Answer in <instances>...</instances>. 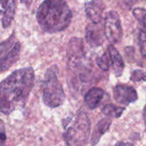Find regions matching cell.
<instances>
[{
	"mask_svg": "<svg viewBox=\"0 0 146 146\" xmlns=\"http://www.w3.org/2000/svg\"><path fill=\"white\" fill-rule=\"evenodd\" d=\"M7 140L5 126L2 120L0 119V145H4Z\"/></svg>",
	"mask_w": 146,
	"mask_h": 146,
	"instance_id": "cell-20",
	"label": "cell"
},
{
	"mask_svg": "<svg viewBox=\"0 0 146 146\" xmlns=\"http://www.w3.org/2000/svg\"><path fill=\"white\" fill-rule=\"evenodd\" d=\"M111 125V121L109 118H104L97 123L95 130L94 131V133H93L92 138H91V144L92 145H96V144L98 143L101 137L108 131Z\"/></svg>",
	"mask_w": 146,
	"mask_h": 146,
	"instance_id": "cell-13",
	"label": "cell"
},
{
	"mask_svg": "<svg viewBox=\"0 0 146 146\" xmlns=\"http://www.w3.org/2000/svg\"><path fill=\"white\" fill-rule=\"evenodd\" d=\"M35 74L32 67L13 71L0 83V112L9 115L24 106L34 86Z\"/></svg>",
	"mask_w": 146,
	"mask_h": 146,
	"instance_id": "cell-1",
	"label": "cell"
},
{
	"mask_svg": "<svg viewBox=\"0 0 146 146\" xmlns=\"http://www.w3.org/2000/svg\"><path fill=\"white\" fill-rule=\"evenodd\" d=\"M68 65L71 66L83 61L84 58V46L83 40L79 38H73L70 40L66 51Z\"/></svg>",
	"mask_w": 146,
	"mask_h": 146,
	"instance_id": "cell-8",
	"label": "cell"
},
{
	"mask_svg": "<svg viewBox=\"0 0 146 146\" xmlns=\"http://www.w3.org/2000/svg\"><path fill=\"white\" fill-rule=\"evenodd\" d=\"M15 15V1L11 0L9 1L8 7L5 12L3 14L2 27L3 28H8L12 23Z\"/></svg>",
	"mask_w": 146,
	"mask_h": 146,
	"instance_id": "cell-14",
	"label": "cell"
},
{
	"mask_svg": "<svg viewBox=\"0 0 146 146\" xmlns=\"http://www.w3.org/2000/svg\"><path fill=\"white\" fill-rule=\"evenodd\" d=\"M108 97V94L100 88H92L88 90L84 97V101L88 108L91 110L98 108Z\"/></svg>",
	"mask_w": 146,
	"mask_h": 146,
	"instance_id": "cell-11",
	"label": "cell"
},
{
	"mask_svg": "<svg viewBox=\"0 0 146 146\" xmlns=\"http://www.w3.org/2000/svg\"><path fill=\"white\" fill-rule=\"evenodd\" d=\"M105 5L102 0H91L85 4V14L92 23L101 22Z\"/></svg>",
	"mask_w": 146,
	"mask_h": 146,
	"instance_id": "cell-10",
	"label": "cell"
},
{
	"mask_svg": "<svg viewBox=\"0 0 146 146\" xmlns=\"http://www.w3.org/2000/svg\"><path fill=\"white\" fill-rule=\"evenodd\" d=\"M58 68L52 66L46 70L45 80L42 82L43 101L50 108H57L64 103L65 93L58 78Z\"/></svg>",
	"mask_w": 146,
	"mask_h": 146,
	"instance_id": "cell-3",
	"label": "cell"
},
{
	"mask_svg": "<svg viewBox=\"0 0 146 146\" xmlns=\"http://www.w3.org/2000/svg\"><path fill=\"white\" fill-rule=\"evenodd\" d=\"M105 37L111 44H118L123 36L121 19L115 11L107 12L104 27Z\"/></svg>",
	"mask_w": 146,
	"mask_h": 146,
	"instance_id": "cell-6",
	"label": "cell"
},
{
	"mask_svg": "<svg viewBox=\"0 0 146 146\" xmlns=\"http://www.w3.org/2000/svg\"><path fill=\"white\" fill-rule=\"evenodd\" d=\"M96 64L98 67L103 71H108L110 66H111V59H110L109 54H106V52L104 53L101 56L97 58Z\"/></svg>",
	"mask_w": 146,
	"mask_h": 146,
	"instance_id": "cell-16",
	"label": "cell"
},
{
	"mask_svg": "<svg viewBox=\"0 0 146 146\" xmlns=\"http://www.w3.org/2000/svg\"><path fill=\"white\" fill-rule=\"evenodd\" d=\"M138 43H139V48L141 54L144 58H145V29L141 30L138 36Z\"/></svg>",
	"mask_w": 146,
	"mask_h": 146,
	"instance_id": "cell-18",
	"label": "cell"
},
{
	"mask_svg": "<svg viewBox=\"0 0 146 146\" xmlns=\"http://www.w3.org/2000/svg\"><path fill=\"white\" fill-rule=\"evenodd\" d=\"M113 96L117 103L123 106H128L138 100L137 91L128 85H117L113 89Z\"/></svg>",
	"mask_w": 146,
	"mask_h": 146,
	"instance_id": "cell-7",
	"label": "cell"
},
{
	"mask_svg": "<svg viewBox=\"0 0 146 146\" xmlns=\"http://www.w3.org/2000/svg\"><path fill=\"white\" fill-rule=\"evenodd\" d=\"M36 17L43 31L53 34L68 28L72 12L65 0H44L37 9Z\"/></svg>",
	"mask_w": 146,
	"mask_h": 146,
	"instance_id": "cell-2",
	"label": "cell"
},
{
	"mask_svg": "<svg viewBox=\"0 0 146 146\" xmlns=\"http://www.w3.org/2000/svg\"><path fill=\"white\" fill-rule=\"evenodd\" d=\"M9 0H0V14H3L8 7Z\"/></svg>",
	"mask_w": 146,
	"mask_h": 146,
	"instance_id": "cell-21",
	"label": "cell"
},
{
	"mask_svg": "<svg viewBox=\"0 0 146 146\" xmlns=\"http://www.w3.org/2000/svg\"><path fill=\"white\" fill-rule=\"evenodd\" d=\"M131 80L133 82L145 81V73L141 69H135L131 73Z\"/></svg>",
	"mask_w": 146,
	"mask_h": 146,
	"instance_id": "cell-19",
	"label": "cell"
},
{
	"mask_svg": "<svg viewBox=\"0 0 146 146\" xmlns=\"http://www.w3.org/2000/svg\"><path fill=\"white\" fill-rule=\"evenodd\" d=\"M116 145H132V143H123V142H121V143H118L115 144Z\"/></svg>",
	"mask_w": 146,
	"mask_h": 146,
	"instance_id": "cell-24",
	"label": "cell"
},
{
	"mask_svg": "<svg viewBox=\"0 0 146 146\" xmlns=\"http://www.w3.org/2000/svg\"><path fill=\"white\" fill-rule=\"evenodd\" d=\"M125 111L123 107H118L113 104H106L102 108V113L108 117H113L118 118L122 115Z\"/></svg>",
	"mask_w": 146,
	"mask_h": 146,
	"instance_id": "cell-15",
	"label": "cell"
},
{
	"mask_svg": "<svg viewBox=\"0 0 146 146\" xmlns=\"http://www.w3.org/2000/svg\"><path fill=\"white\" fill-rule=\"evenodd\" d=\"M108 51L111 59V65L113 66L115 76L117 77L121 76L125 68V64L121 54L113 44H111L108 46Z\"/></svg>",
	"mask_w": 146,
	"mask_h": 146,
	"instance_id": "cell-12",
	"label": "cell"
},
{
	"mask_svg": "<svg viewBox=\"0 0 146 146\" xmlns=\"http://www.w3.org/2000/svg\"><path fill=\"white\" fill-rule=\"evenodd\" d=\"M91 132V121L85 112H79L71 125L64 133L65 143L68 145H83L86 144Z\"/></svg>",
	"mask_w": 146,
	"mask_h": 146,
	"instance_id": "cell-4",
	"label": "cell"
},
{
	"mask_svg": "<svg viewBox=\"0 0 146 146\" xmlns=\"http://www.w3.org/2000/svg\"><path fill=\"white\" fill-rule=\"evenodd\" d=\"M20 2L24 4L27 8H29L32 2V0H20Z\"/></svg>",
	"mask_w": 146,
	"mask_h": 146,
	"instance_id": "cell-23",
	"label": "cell"
},
{
	"mask_svg": "<svg viewBox=\"0 0 146 146\" xmlns=\"http://www.w3.org/2000/svg\"><path fill=\"white\" fill-rule=\"evenodd\" d=\"M134 17L139 21L141 24H142L143 27L145 29V9L144 8H135L134 9L133 11Z\"/></svg>",
	"mask_w": 146,
	"mask_h": 146,
	"instance_id": "cell-17",
	"label": "cell"
},
{
	"mask_svg": "<svg viewBox=\"0 0 146 146\" xmlns=\"http://www.w3.org/2000/svg\"><path fill=\"white\" fill-rule=\"evenodd\" d=\"M100 24L91 23L86 29V41L92 48L101 46L106 38L104 27Z\"/></svg>",
	"mask_w": 146,
	"mask_h": 146,
	"instance_id": "cell-9",
	"label": "cell"
},
{
	"mask_svg": "<svg viewBox=\"0 0 146 146\" xmlns=\"http://www.w3.org/2000/svg\"><path fill=\"white\" fill-rule=\"evenodd\" d=\"M124 4H125L126 7H128V8H131L132 6H133L134 4H136L139 0H121Z\"/></svg>",
	"mask_w": 146,
	"mask_h": 146,
	"instance_id": "cell-22",
	"label": "cell"
},
{
	"mask_svg": "<svg viewBox=\"0 0 146 146\" xmlns=\"http://www.w3.org/2000/svg\"><path fill=\"white\" fill-rule=\"evenodd\" d=\"M20 51L21 44L16 41L14 34L0 43V72L8 70L17 62Z\"/></svg>",
	"mask_w": 146,
	"mask_h": 146,
	"instance_id": "cell-5",
	"label": "cell"
}]
</instances>
